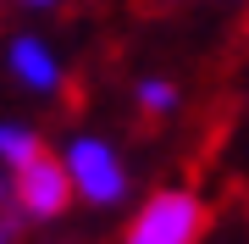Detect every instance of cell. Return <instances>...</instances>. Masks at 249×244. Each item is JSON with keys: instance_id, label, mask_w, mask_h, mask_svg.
I'll use <instances>...</instances> for the list:
<instances>
[{"instance_id": "cell-1", "label": "cell", "mask_w": 249, "mask_h": 244, "mask_svg": "<svg viewBox=\"0 0 249 244\" xmlns=\"http://www.w3.org/2000/svg\"><path fill=\"white\" fill-rule=\"evenodd\" d=\"M61 167H67L72 200H83V206H94V211H106V206H116V200L127 194L122 155H116V145H106V139H94V133L72 139V145L61 150Z\"/></svg>"}, {"instance_id": "cell-2", "label": "cell", "mask_w": 249, "mask_h": 244, "mask_svg": "<svg viewBox=\"0 0 249 244\" xmlns=\"http://www.w3.org/2000/svg\"><path fill=\"white\" fill-rule=\"evenodd\" d=\"M205 233V206L194 189H155L127 222L122 244H199Z\"/></svg>"}, {"instance_id": "cell-3", "label": "cell", "mask_w": 249, "mask_h": 244, "mask_svg": "<svg viewBox=\"0 0 249 244\" xmlns=\"http://www.w3.org/2000/svg\"><path fill=\"white\" fill-rule=\"evenodd\" d=\"M6 178H11V200H17L22 222H61V217H67V206H72V183H67L61 155L39 150V155H28L22 167H11Z\"/></svg>"}, {"instance_id": "cell-4", "label": "cell", "mask_w": 249, "mask_h": 244, "mask_svg": "<svg viewBox=\"0 0 249 244\" xmlns=\"http://www.w3.org/2000/svg\"><path fill=\"white\" fill-rule=\"evenodd\" d=\"M11 56V78L22 83V89H34V94H55L61 89V56H55L39 34H17L6 45Z\"/></svg>"}, {"instance_id": "cell-5", "label": "cell", "mask_w": 249, "mask_h": 244, "mask_svg": "<svg viewBox=\"0 0 249 244\" xmlns=\"http://www.w3.org/2000/svg\"><path fill=\"white\" fill-rule=\"evenodd\" d=\"M39 150H45V139H39L28 122L0 117V167H6V172H11V167H22L28 155H39Z\"/></svg>"}, {"instance_id": "cell-6", "label": "cell", "mask_w": 249, "mask_h": 244, "mask_svg": "<svg viewBox=\"0 0 249 244\" xmlns=\"http://www.w3.org/2000/svg\"><path fill=\"white\" fill-rule=\"evenodd\" d=\"M139 111L144 117H166V111H178V83L172 78H139Z\"/></svg>"}, {"instance_id": "cell-7", "label": "cell", "mask_w": 249, "mask_h": 244, "mask_svg": "<svg viewBox=\"0 0 249 244\" xmlns=\"http://www.w3.org/2000/svg\"><path fill=\"white\" fill-rule=\"evenodd\" d=\"M17 227H22V211L11 200V178L0 172V244H17Z\"/></svg>"}, {"instance_id": "cell-8", "label": "cell", "mask_w": 249, "mask_h": 244, "mask_svg": "<svg viewBox=\"0 0 249 244\" xmlns=\"http://www.w3.org/2000/svg\"><path fill=\"white\" fill-rule=\"evenodd\" d=\"M17 6H28V11H50V6H61V0H17Z\"/></svg>"}]
</instances>
